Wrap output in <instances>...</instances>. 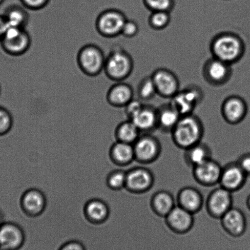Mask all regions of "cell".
<instances>
[{"label":"cell","instance_id":"1","mask_svg":"<svg viewBox=\"0 0 250 250\" xmlns=\"http://www.w3.org/2000/svg\"><path fill=\"white\" fill-rule=\"evenodd\" d=\"M210 51L212 57L232 65L244 57L246 45L241 36L231 31H223L212 39Z\"/></svg>","mask_w":250,"mask_h":250},{"label":"cell","instance_id":"2","mask_svg":"<svg viewBox=\"0 0 250 250\" xmlns=\"http://www.w3.org/2000/svg\"><path fill=\"white\" fill-rule=\"evenodd\" d=\"M171 133L174 144L185 150L202 142L205 127L201 119L193 113L181 116Z\"/></svg>","mask_w":250,"mask_h":250},{"label":"cell","instance_id":"3","mask_svg":"<svg viewBox=\"0 0 250 250\" xmlns=\"http://www.w3.org/2000/svg\"><path fill=\"white\" fill-rule=\"evenodd\" d=\"M134 62L132 56L120 45H114L106 57L104 71L112 81L123 82L132 74Z\"/></svg>","mask_w":250,"mask_h":250},{"label":"cell","instance_id":"4","mask_svg":"<svg viewBox=\"0 0 250 250\" xmlns=\"http://www.w3.org/2000/svg\"><path fill=\"white\" fill-rule=\"evenodd\" d=\"M105 60L106 57L102 48L92 43L83 46L77 56L80 69L89 77L98 76L104 71Z\"/></svg>","mask_w":250,"mask_h":250},{"label":"cell","instance_id":"5","mask_svg":"<svg viewBox=\"0 0 250 250\" xmlns=\"http://www.w3.org/2000/svg\"><path fill=\"white\" fill-rule=\"evenodd\" d=\"M123 11L108 9L99 14L96 21V29L99 35L105 38H114L121 35L124 25L127 20Z\"/></svg>","mask_w":250,"mask_h":250},{"label":"cell","instance_id":"6","mask_svg":"<svg viewBox=\"0 0 250 250\" xmlns=\"http://www.w3.org/2000/svg\"><path fill=\"white\" fill-rule=\"evenodd\" d=\"M30 33L25 28L9 26L0 41L2 48L8 55L19 57L25 54L31 45Z\"/></svg>","mask_w":250,"mask_h":250},{"label":"cell","instance_id":"7","mask_svg":"<svg viewBox=\"0 0 250 250\" xmlns=\"http://www.w3.org/2000/svg\"><path fill=\"white\" fill-rule=\"evenodd\" d=\"M205 94L202 89L195 84H190L180 90L171 99L170 103L181 116L193 114L195 108L202 103Z\"/></svg>","mask_w":250,"mask_h":250},{"label":"cell","instance_id":"8","mask_svg":"<svg viewBox=\"0 0 250 250\" xmlns=\"http://www.w3.org/2000/svg\"><path fill=\"white\" fill-rule=\"evenodd\" d=\"M133 145L135 162L146 165L152 164L158 159L162 152L159 140L149 133H143Z\"/></svg>","mask_w":250,"mask_h":250},{"label":"cell","instance_id":"9","mask_svg":"<svg viewBox=\"0 0 250 250\" xmlns=\"http://www.w3.org/2000/svg\"><path fill=\"white\" fill-rule=\"evenodd\" d=\"M202 73L204 79L210 85H225L231 79L232 65L212 57L204 64Z\"/></svg>","mask_w":250,"mask_h":250},{"label":"cell","instance_id":"10","mask_svg":"<svg viewBox=\"0 0 250 250\" xmlns=\"http://www.w3.org/2000/svg\"><path fill=\"white\" fill-rule=\"evenodd\" d=\"M157 95L165 99H171L180 91L178 76L167 68H159L151 75Z\"/></svg>","mask_w":250,"mask_h":250},{"label":"cell","instance_id":"11","mask_svg":"<svg viewBox=\"0 0 250 250\" xmlns=\"http://www.w3.org/2000/svg\"><path fill=\"white\" fill-rule=\"evenodd\" d=\"M154 184V174L149 169L136 166L127 171L125 188L131 193L137 195L146 193L152 188Z\"/></svg>","mask_w":250,"mask_h":250},{"label":"cell","instance_id":"12","mask_svg":"<svg viewBox=\"0 0 250 250\" xmlns=\"http://www.w3.org/2000/svg\"><path fill=\"white\" fill-rule=\"evenodd\" d=\"M232 193L222 187L212 190L206 202L208 214L215 219L220 220L232 208Z\"/></svg>","mask_w":250,"mask_h":250},{"label":"cell","instance_id":"13","mask_svg":"<svg viewBox=\"0 0 250 250\" xmlns=\"http://www.w3.org/2000/svg\"><path fill=\"white\" fill-rule=\"evenodd\" d=\"M222 117L228 124L237 125L241 123L248 113L247 102L242 97L231 95L223 101L221 106Z\"/></svg>","mask_w":250,"mask_h":250},{"label":"cell","instance_id":"14","mask_svg":"<svg viewBox=\"0 0 250 250\" xmlns=\"http://www.w3.org/2000/svg\"><path fill=\"white\" fill-rule=\"evenodd\" d=\"M25 242L23 230L16 223L4 222L0 226V247L2 250H21Z\"/></svg>","mask_w":250,"mask_h":250},{"label":"cell","instance_id":"15","mask_svg":"<svg viewBox=\"0 0 250 250\" xmlns=\"http://www.w3.org/2000/svg\"><path fill=\"white\" fill-rule=\"evenodd\" d=\"M165 218L167 227L176 235L188 234L193 227L194 215L178 205Z\"/></svg>","mask_w":250,"mask_h":250},{"label":"cell","instance_id":"16","mask_svg":"<svg viewBox=\"0 0 250 250\" xmlns=\"http://www.w3.org/2000/svg\"><path fill=\"white\" fill-rule=\"evenodd\" d=\"M247 178L237 162H230L223 167L219 184L222 188L233 193L245 186Z\"/></svg>","mask_w":250,"mask_h":250},{"label":"cell","instance_id":"17","mask_svg":"<svg viewBox=\"0 0 250 250\" xmlns=\"http://www.w3.org/2000/svg\"><path fill=\"white\" fill-rule=\"evenodd\" d=\"M222 169L219 163L210 159L192 168L193 178L201 186H215L219 184Z\"/></svg>","mask_w":250,"mask_h":250},{"label":"cell","instance_id":"18","mask_svg":"<svg viewBox=\"0 0 250 250\" xmlns=\"http://www.w3.org/2000/svg\"><path fill=\"white\" fill-rule=\"evenodd\" d=\"M220 220L223 230L230 237L240 238L246 232V217L239 208H232Z\"/></svg>","mask_w":250,"mask_h":250},{"label":"cell","instance_id":"19","mask_svg":"<svg viewBox=\"0 0 250 250\" xmlns=\"http://www.w3.org/2000/svg\"><path fill=\"white\" fill-rule=\"evenodd\" d=\"M134 98V91L130 84L123 82H116L106 93V101L115 108H125Z\"/></svg>","mask_w":250,"mask_h":250},{"label":"cell","instance_id":"20","mask_svg":"<svg viewBox=\"0 0 250 250\" xmlns=\"http://www.w3.org/2000/svg\"><path fill=\"white\" fill-rule=\"evenodd\" d=\"M176 205L195 215L200 212L204 205L202 194L197 188L186 187L179 191Z\"/></svg>","mask_w":250,"mask_h":250},{"label":"cell","instance_id":"21","mask_svg":"<svg viewBox=\"0 0 250 250\" xmlns=\"http://www.w3.org/2000/svg\"><path fill=\"white\" fill-rule=\"evenodd\" d=\"M141 133H150L157 129V108L145 104L130 119Z\"/></svg>","mask_w":250,"mask_h":250},{"label":"cell","instance_id":"22","mask_svg":"<svg viewBox=\"0 0 250 250\" xmlns=\"http://www.w3.org/2000/svg\"><path fill=\"white\" fill-rule=\"evenodd\" d=\"M181 116L170 102L157 107V129L171 133Z\"/></svg>","mask_w":250,"mask_h":250},{"label":"cell","instance_id":"23","mask_svg":"<svg viewBox=\"0 0 250 250\" xmlns=\"http://www.w3.org/2000/svg\"><path fill=\"white\" fill-rule=\"evenodd\" d=\"M21 206L28 214L36 216L41 214L45 209L46 199L42 191L30 189L23 194Z\"/></svg>","mask_w":250,"mask_h":250},{"label":"cell","instance_id":"24","mask_svg":"<svg viewBox=\"0 0 250 250\" xmlns=\"http://www.w3.org/2000/svg\"><path fill=\"white\" fill-rule=\"evenodd\" d=\"M176 205L173 195L165 190L157 191L150 200V208L153 212L160 217H166Z\"/></svg>","mask_w":250,"mask_h":250},{"label":"cell","instance_id":"25","mask_svg":"<svg viewBox=\"0 0 250 250\" xmlns=\"http://www.w3.org/2000/svg\"><path fill=\"white\" fill-rule=\"evenodd\" d=\"M210 159L212 152L210 147L202 142L186 149L184 153L186 164L192 168Z\"/></svg>","mask_w":250,"mask_h":250},{"label":"cell","instance_id":"26","mask_svg":"<svg viewBox=\"0 0 250 250\" xmlns=\"http://www.w3.org/2000/svg\"><path fill=\"white\" fill-rule=\"evenodd\" d=\"M111 156L116 164L128 166L135 162L133 145L118 141L111 147Z\"/></svg>","mask_w":250,"mask_h":250},{"label":"cell","instance_id":"27","mask_svg":"<svg viewBox=\"0 0 250 250\" xmlns=\"http://www.w3.org/2000/svg\"><path fill=\"white\" fill-rule=\"evenodd\" d=\"M9 26L25 28L30 21V16L26 8L17 4H12L6 9L3 14Z\"/></svg>","mask_w":250,"mask_h":250},{"label":"cell","instance_id":"28","mask_svg":"<svg viewBox=\"0 0 250 250\" xmlns=\"http://www.w3.org/2000/svg\"><path fill=\"white\" fill-rule=\"evenodd\" d=\"M141 132L132 121L123 120L116 128V137L118 141L133 145L140 137Z\"/></svg>","mask_w":250,"mask_h":250},{"label":"cell","instance_id":"29","mask_svg":"<svg viewBox=\"0 0 250 250\" xmlns=\"http://www.w3.org/2000/svg\"><path fill=\"white\" fill-rule=\"evenodd\" d=\"M85 213L87 217L92 222L101 223L107 218L109 208L108 206L103 201L92 200L86 204Z\"/></svg>","mask_w":250,"mask_h":250},{"label":"cell","instance_id":"30","mask_svg":"<svg viewBox=\"0 0 250 250\" xmlns=\"http://www.w3.org/2000/svg\"><path fill=\"white\" fill-rule=\"evenodd\" d=\"M171 20V14L169 12H152L148 19V23L152 30L161 31L169 25Z\"/></svg>","mask_w":250,"mask_h":250},{"label":"cell","instance_id":"31","mask_svg":"<svg viewBox=\"0 0 250 250\" xmlns=\"http://www.w3.org/2000/svg\"><path fill=\"white\" fill-rule=\"evenodd\" d=\"M137 94L140 100L149 101L157 95L154 82L151 76H146L141 80L137 88Z\"/></svg>","mask_w":250,"mask_h":250},{"label":"cell","instance_id":"32","mask_svg":"<svg viewBox=\"0 0 250 250\" xmlns=\"http://www.w3.org/2000/svg\"><path fill=\"white\" fill-rule=\"evenodd\" d=\"M132 165L127 168L118 169L111 172L107 178L108 186L115 190H119V189L125 188L127 171L132 168Z\"/></svg>","mask_w":250,"mask_h":250},{"label":"cell","instance_id":"33","mask_svg":"<svg viewBox=\"0 0 250 250\" xmlns=\"http://www.w3.org/2000/svg\"><path fill=\"white\" fill-rule=\"evenodd\" d=\"M143 4L150 12L166 11L171 13L175 6V0H143Z\"/></svg>","mask_w":250,"mask_h":250},{"label":"cell","instance_id":"34","mask_svg":"<svg viewBox=\"0 0 250 250\" xmlns=\"http://www.w3.org/2000/svg\"><path fill=\"white\" fill-rule=\"evenodd\" d=\"M14 125V117L8 109L0 106V137L8 134Z\"/></svg>","mask_w":250,"mask_h":250},{"label":"cell","instance_id":"35","mask_svg":"<svg viewBox=\"0 0 250 250\" xmlns=\"http://www.w3.org/2000/svg\"><path fill=\"white\" fill-rule=\"evenodd\" d=\"M139 31V25L137 21L127 19L123 26L121 35L126 38H132L138 35Z\"/></svg>","mask_w":250,"mask_h":250},{"label":"cell","instance_id":"36","mask_svg":"<svg viewBox=\"0 0 250 250\" xmlns=\"http://www.w3.org/2000/svg\"><path fill=\"white\" fill-rule=\"evenodd\" d=\"M24 8L31 11H39L45 8L50 0H20Z\"/></svg>","mask_w":250,"mask_h":250},{"label":"cell","instance_id":"37","mask_svg":"<svg viewBox=\"0 0 250 250\" xmlns=\"http://www.w3.org/2000/svg\"><path fill=\"white\" fill-rule=\"evenodd\" d=\"M144 104L139 100H136L133 99L130 101L125 108V115L127 120H130L141 108L142 107Z\"/></svg>","mask_w":250,"mask_h":250},{"label":"cell","instance_id":"38","mask_svg":"<svg viewBox=\"0 0 250 250\" xmlns=\"http://www.w3.org/2000/svg\"><path fill=\"white\" fill-rule=\"evenodd\" d=\"M57 250H87L82 242L78 240H70L65 242Z\"/></svg>","mask_w":250,"mask_h":250},{"label":"cell","instance_id":"39","mask_svg":"<svg viewBox=\"0 0 250 250\" xmlns=\"http://www.w3.org/2000/svg\"><path fill=\"white\" fill-rule=\"evenodd\" d=\"M236 162L247 176H250V152L242 155Z\"/></svg>","mask_w":250,"mask_h":250},{"label":"cell","instance_id":"40","mask_svg":"<svg viewBox=\"0 0 250 250\" xmlns=\"http://www.w3.org/2000/svg\"><path fill=\"white\" fill-rule=\"evenodd\" d=\"M8 28V23H7L3 15L0 16V41L3 39L4 34H5L6 31Z\"/></svg>","mask_w":250,"mask_h":250},{"label":"cell","instance_id":"41","mask_svg":"<svg viewBox=\"0 0 250 250\" xmlns=\"http://www.w3.org/2000/svg\"><path fill=\"white\" fill-rule=\"evenodd\" d=\"M4 222H5V217H4V212L0 208V226L3 224Z\"/></svg>","mask_w":250,"mask_h":250},{"label":"cell","instance_id":"42","mask_svg":"<svg viewBox=\"0 0 250 250\" xmlns=\"http://www.w3.org/2000/svg\"><path fill=\"white\" fill-rule=\"evenodd\" d=\"M247 205L248 208H249V210H250V195H249V197L247 198Z\"/></svg>","mask_w":250,"mask_h":250},{"label":"cell","instance_id":"43","mask_svg":"<svg viewBox=\"0 0 250 250\" xmlns=\"http://www.w3.org/2000/svg\"><path fill=\"white\" fill-rule=\"evenodd\" d=\"M5 1L6 0H0V5H1V4H3Z\"/></svg>","mask_w":250,"mask_h":250},{"label":"cell","instance_id":"44","mask_svg":"<svg viewBox=\"0 0 250 250\" xmlns=\"http://www.w3.org/2000/svg\"><path fill=\"white\" fill-rule=\"evenodd\" d=\"M0 93H1V88H0Z\"/></svg>","mask_w":250,"mask_h":250},{"label":"cell","instance_id":"45","mask_svg":"<svg viewBox=\"0 0 250 250\" xmlns=\"http://www.w3.org/2000/svg\"><path fill=\"white\" fill-rule=\"evenodd\" d=\"M0 250H2L1 249V247H0Z\"/></svg>","mask_w":250,"mask_h":250}]
</instances>
